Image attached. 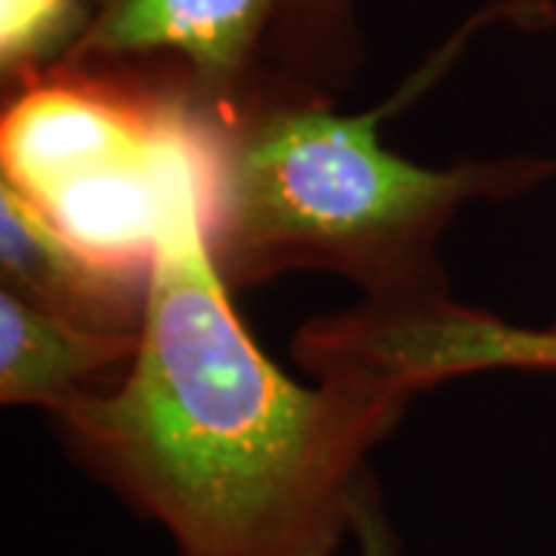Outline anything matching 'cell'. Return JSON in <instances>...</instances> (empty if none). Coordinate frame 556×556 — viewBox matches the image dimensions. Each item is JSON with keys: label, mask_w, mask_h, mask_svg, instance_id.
Here are the masks:
<instances>
[{"label": "cell", "mask_w": 556, "mask_h": 556, "mask_svg": "<svg viewBox=\"0 0 556 556\" xmlns=\"http://www.w3.org/2000/svg\"><path fill=\"white\" fill-rule=\"evenodd\" d=\"M219 115L164 75L53 65L7 93L0 182L90 257L152 276L174 219L211 214Z\"/></svg>", "instance_id": "cell-3"}, {"label": "cell", "mask_w": 556, "mask_h": 556, "mask_svg": "<svg viewBox=\"0 0 556 556\" xmlns=\"http://www.w3.org/2000/svg\"><path fill=\"white\" fill-rule=\"evenodd\" d=\"M356 0H281L257 93L331 100L358 65Z\"/></svg>", "instance_id": "cell-7"}, {"label": "cell", "mask_w": 556, "mask_h": 556, "mask_svg": "<svg viewBox=\"0 0 556 556\" xmlns=\"http://www.w3.org/2000/svg\"><path fill=\"white\" fill-rule=\"evenodd\" d=\"M544 331H547V334H554V338H556V318L551 321V325H547V328H544Z\"/></svg>", "instance_id": "cell-11"}, {"label": "cell", "mask_w": 556, "mask_h": 556, "mask_svg": "<svg viewBox=\"0 0 556 556\" xmlns=\"http://www.w3.org/2000/svg\"><path fill=\"white\" fill-rule=\"evenodd\" d=\"M139 338L102 334L0 291V399L50 417L109 390L130 368Z\"/></svg>", "instance_id": "cell-6"}, {"label": "cell", "mask_w": 556, "mask_h": 556, "mask_svg": "<svg viewBox=\"0 0 556 556\" xmlns=\"http://www.w3.org/2000/svg\"><path fill=\"white\" fill-rule=\"evenodd\" d=\"M281 0H87V22L60 65L164 75L229 112L263 84Z\"/></svg>", "instance_id": "cell-4"}, {"label": "cell", "mask_w": 556, "mask_h": 556, "mask_svg": "<svg viewBox=\"0 0 556 556\" xmlns=\"http://www.w3.org/2000/svg\"><path fill=\"white\" fill-rule=\"evenodd\" d=\"M186 207L159 241L137 356L109 390L53 417L62 448L174 556H340L371 452L412 380L353 362L291 380L236 313Z\"/></svg>", "instance_id": "cell-1"}, {"label": "cell", "mask_w": 556, "mask_h": 556, "mask_svg": "<svg viewBox=\"0 0 556 556\" xmlns=\"http://www.w3.org/2000/svg\"><path fill=\"white\" fill-rule=\"evenodd\" d=\"M353 544H356L358 556H405L402 535H399L393 517L387 510V501H383L375 470L365 477L362 492H358L356 517H353Z\"/></svg>", "instance_id": "cell-10"}, {"label": "cell", "mask_w": 556, "mask_h": 556, "mask_svg": "<svg viewBox=\"0 0 556 556\" xmlns=\"http://www.w3.org/2000/svg\"><path fill=\"white\" fill-rule=\"evenodd\" d=\"M0 278L3 288L50 316L102 334L139 338L149 278L115 269L80 251L0 182Z\"/></svg>", "instance_id": "cell-5"}, {"label": "cell", "mask_w": 556, "mask_h": 556, "mask_svg": "<svg viewBox=\"0 0 556 556\" xmlns=\"http://www.w3.org/2000/svg\"><path fill=\"white\" fill-rule=\"evenodd\" d=\"M452 375L477 368H532L556 371V338L544 328H517L495 316L467 313L445 343Z\"/></svg>", "instance_id": "cell-9"}, {"label": "cell", "mask_w": 556, "mask_h": 556, "mask_svg": "<svg viewBox=\"0 0 556 556\" xmlns=\"http://www.w3.org/2000/svg\"><path fill=\"white\" fill-rule=\"evenodd\" d=\"M387 112L257 93L219 115L204 239L232 294L288 273H331L353 281L375 316H437L455 306L439 260L452 219L556 174L554 161L532 155L448 167L402 159L378 134Z\"/></svg>", "instance_id": "cell-2"}, {"label": "cell", "mask_w": 556, "mask_h": 556, "mask_svg": "<svg viewBox=\"0 0 556 556\" xmlns=\"http://www.w3.org/2000/svg\"><path fill=\"white\" fill-rule=\"evenodd\" d=\"M87 22V0H0L3 93L60 65Z\"/></svg>", "instance_id": "cell-8"}]
</instances>
